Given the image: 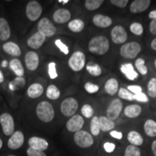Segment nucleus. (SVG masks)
<instances>
[{
  "label": "nucleus",
  "instance_id": "nucleus-1",
  "mask_svg": "<svg viewBox=\"0 0 156 156\" xmlns=\"http://www.w3.org/2000/svg\"><path fill=\"white\" fill-rule=\"evenodd\" d=\"M110 44L106 37L98 36L93 37L89 41L88 49L92 54L101 56L106 54L109 50Z\"/></svg>",
  "mask_w": 156,
  "mask_h": 156
},
{
  "label": "nucleus",
  "instance_id": "nucleus-2",
  "mask_svg": "<svg viewBox=\"0 0 156 156\" xmlns=\"http://www.w3.org/2000/svg\"><path fill=\"white\" fill-rule=\"evenodd\" d=\"M37 116L43 122L48 123L54 118V110L52 105L47 101H41L36 107Z\"/></svg>",
  "mask_w": 156,
  "mask_h": 156
},
{
  "label": "nucleus",
  "instance_id": "nucleus-3",
  "mask_svg": "<svg viewBox=\"0 0 156 156\" xmlns=\"http://www.w3.org/2000/svg\"><path fill=\"white\" fill-rule=\"evenodd\" d=\"M141 51V46L136 41H131L123 44L120 48V55L129 59H133Z\"/></svg>",
  "mask_w": 156,
  "mask_h": 156
},
{
  "label": "nucleus",
  "instance_id": "nucleus-4",
  "mask_svg": "<svg viewBox=\"0 0 156 156\" xmlns=\"http://www.w3.org/2000/svg\"><path fill=\"white\" fill-rule=\"evenodd\" d=\"M74 141L76 145L82 148L90 147L94 143L92 134L84 130L75 132L74 135Z\"/></svg>",
  "mask_w": 156,
  "mask_h": 156
},
{
  "label": "nucleus",
  "instance_id": "nucleus-5",
  "mask_svg": "<svg viewBox=\"0 0 156 156\" xmlns=\"http://www.w3.org/2000/svg\"><path fill=\"white\" fill-rule=\"evenodd\" d=\"M69 67L73 71L79 72L82 70L85 65V56L80 51H77L70 56L68 61Z\"/></svg>",
  "mask_w": 156,
  "mask_h": 156
},
{
  "label": "nucleus",
  "instance_id": "nucleus-6",
  "mask_svg": "<svg viewBox=\"0 0 156 156\" xmlns=\"http://www.w3.org/2000/svg\"><path fill=\"white\" fill-rule=\"evenodd\" d=\"M78 108V103L74 98H67L62 101L61 112L65 116H73Z\"/></svg>",
  "mask_w": 156,
  "mask_h": 156
},
{
  "label": "nucleus",
  "instance_id": "nucleus-7",
  "mask_svg": "<svg viewBox=\"0 0 156 156\" xmlns=\"http://www.w3.org/2000/svg\"><path fill=\"white\" fill-rule=\"evenodd\" d=\"M26 16L31 21H36L42 13V7L37 1H30L26 6Z\"/></svg>",
  "mask_w": 156,
  "mask_h": 156
},
{
  "label": "nucleus",
  "instance_id": "nucleus-8",
  "mask_svg": "<svg viewBox=\"0 0 156 156\" xmlns=\"http://www.w3.org/2000/svg\"><path fill=\"white\" fill-rule=\"evenodd\" d=\"M0 124L5 135L11 136L15 132L14 119L9 114L4 113L0 116Z\"/></svg>",
  "mask_w": 156,
  "mask_h": 156
},
{
  "label": "nucleus",
  "instance_id": "nucleus-9",
  "mask_svg": "<svg viewBox=\"0 0 156 156\" xmlns=\"http://www.w3.org/2000/svg\"><path fill=\"white\" fill-rule=\"evenodd\" d=\"M38 30L46 37L53 36L56 32V28L48 18L44 17L38 23Z\"/></svg>",
  "mask_w": 156,
  "mask_h": 156
},
{
  "label": "nucleus",
  "instance_id": "nucleus-10",
  "mask_svg": "<svg viewBox=\"0 0 156 156\" xmlns=\"http://www.w3.org/2000/svg\"><path fill=\"white\" fill-rule=\"evenodd\" d=\"M122 109L123 103L122 102V101L119 98L114 99V100L110 103L108 108H107V117L112 121L117 119L118 117L119 116L121 113H122Z\"/></svg>",
  "mask_w": 156,
  "mask_h": 156
},
{
  "label": "nucleus",
  "instance_id": "nucleus-11",
  "mask_svg": "<svg viewBox=\"0 0 156 156\" xmlns=\"http://www.w3.org/2000/svg\"><path fill=\"white\" fill-rule=\"evenodd\" d=\"M112 41L116 44H122L126 41L128 38L127 33L122 25H116L113 28L111 32Z\"/></svg>",
  "mask_w": 156,
  "mask_h": 156
},
{
  "label": "nucleus",
  "instance_id": "nucleus-12",
  "mask_svg": "<svg viewBox=\"0 0 156 156\" xmlns=\"http://www.w3.org/2000/svg\"><path fill=\"white\" fill-rule=\"evenodd\" d=\"M84 125V119L80 115H74L68 120L66 124L68 131L71 132H77L80 131Z\"/></svg>",
  "mask_w": 156,
  "mask_h": 156
},
{
  "label": "nucleus",
  "instance_id": "nucleus-13",
  "mask_svg": "<svg viewBox=\"0 0 156 156\" xmlns=\"http://www.w3.org/2000/svg\"><path fill=\"white\" fill-rule=\"evenodd\" d=\"M24 143V134L21 131H16L12 134L7 142L8 147L11 150H17Z\"/></svg>",
  "mask_w": 156,
  "mask_h": 156
},
{
  "label": "nucleus",
  "instance_id": "nucleus-14",
  "mask_svg": "<svg viewBox=\"0 0 156 156\" xmlns=\"http://www.w3.org/2000/svg\"><path fill=\"white\" fill-rule=\"evenodd\" d=\"M25 63L26 67L30 71L37 69L39 64V57L38 54L35 51H28L25 56Z\"/></svg>",
  "mask_w": 156,
  "mask_h": 156
},
{
  "label": "nucleus",
  "instance_id": "nucleus-15",
  "mask_svg": "<svg viewBox=\"0 0 156 156\" xmlns=\"http://www.w3.org/2000/svg\"><path fill=\"white\" fill-rule=\"evenodd\" d=\"M28 145L33 149L43 152L46 151L48 147V143L46 140L38 136H33L30 138L28 140Z\"/></svg>",
  "mask_w": 156,
  "mask_h": 156
},
{
  "label": "nucleus",
  "instance_id": "nucleus-16",
  "mask_svg": "<svg viewBox=\"0 0 156 156\" xmlns=\"http://www.w3.org/2000/svg\"><path fill=\"white\" fill-rule=\"evenodd\" d=\"M151 0H135L130 5L129 9L132 13H141L148 9L151 5Z\"/></svg>",
  "mask_w": 156,
  "mask_h": 156
},
{
  "label": "nucleus",
  "instance_id": "nucleus-17",
  "mask_svg": "<svg viewBox=\"0 0 156 156\" xmlns=\"http://www.w3.org/2000/svg\"><path fill=\"white\" fill-rule=\"evenodd\" d=\"M70 18H71V14H70V12L67 9H58L53 15L54 20L58 24H64V23H67Z\"/></svg>",
  "mask_w": 156,
  "mask_h": 156
},
{
  "label": "nucleus",
  "instance_id": "nucleus-18",
  "mask_svg": "<svg viewBox=\"0 0 156 156\" xmlns=\"http://www.w3.org/2000/svg\"><path fill=\"white\" fill-rule=\"evenodd\" d=\"M45 40H46V37L41 33L38 31L28 38L27 43L30 48H34V49H38V48L41 47Z\"/></svg>",
  "mask_w": 156,
  "mask_h": 156
},
{
  "label": "nucleus",
  "instance_id": "nucleus-19",
  "mask_svg": "<svg viewBox=\"0 0 156 156\" xmlns=\"http://www.w3.org/2000/svg\"><path fill=\"white\" fill-rule=\"evenodd\" d=\"M93 22L98 28H106L112 25V19L110 17L101 14L95 15L93 18Z\"/></svg>",
  "mask_w": 156,
  "mask_h": 156
},
{
  "label": "nucleus",
  "instance_id": "nucleus-20",
  "mask_svg": "<svg viewBox=\"0 0 156 156\" xmlns=\"http://www.w3.org/2000/svg\"><path fill=\"white\" fill-rule=\"evenodd\" d=\"M121 72L130 80H134L139 77V75L134 70L133 65L131 63L124 64L120 67Z\"/></svg>",
  "mask_w": 156,
  "mask_h": 156
},
{
  "label": "nucleus",
  "instance_id": "nucleus-21",
  "mask_svg": "<svg viewBox=\"0 0 156 156\" xmlns=\"http://www.w3.org/2000/svg\"><path fill=\"white\" fill-rule=\"evenodd\" d=\"M11 31L9 23L4 18H0V41H5L10 37Z\"/></svg>",
  "mask_w": 156,
  "mask_h": 156
},
{
  "label": "nucleus",
  "instance_id": "nucleus-22",
  "mask_svg": "<svg viewBox=\"0 0 156 156\" xmlns=\"http://www.w3.org/2000/svg\"><path fill=\"white\" fill-rule=\"evenodd\" d=\"M3 50L5 53L12 56H19L21 55V50L19 46L14 42H7L3 45Z\"/></svg>",
  "mask_w": 156,
  "mask_h": 156
},
{
  "label": "nucleus",
  "instance_id": "nucleus-23",
  "mask_svg": "<svg viewBox=\"0 0 156 156\" xmlns=\"http://www.w3.org/2000/svg\"><path fill=\"white\" fill-rule=\"evenodd\" d=\"M124 115L128 118L134 119L138 117L142 113V108L139 105L132 104L127 106L124 109Z\"/></svg>",
  "mask_w": 156,
  "mask_h": 156
},
{
  "label": "nucleus",
  "instance_id": "nucleus-24",
  "mask_svg": "<svg viewBox=\"0 0 156 156\" xmlns=\"http://www.w3.org/2000/svg\"><path fill=\"white\" fill-rule=\"evenodd\" d=\"M43 93H44V87L39 83L32 84L27 90L28 95L31 98H37L40 97Z\"/></svg>",
  "mask_w": 156,
  "mask_h": 156
},
{
  "label": "nucleus",
  "instance_id": "nucleus-25",
  "mask_svg": "<svg viewBox=\"0 0 156 156\" xmlns=\"http://www.w3.org/2000/svg\"><path fill=\"white\" fill-rule=\"evenodd\" d=\"M105 90L109 95H116L119 91V83L115 78H110L105 84Z\"/></svg>",
  "mask_w": 156,
  "mask_h": 156
},
{
  "label": "nucleus",
  "instance_id": "nucleus-26",
  "mask_svg": "<svg viewBox=\"0 0 156 156\" xmlns=\"http://www.w3.org/2000/svg\"><path fill=\"white\" fill-rule=\"evenodd\" d=\"M9 67L17 77H23L25 71L20 60L18 58H13L9 62Z\"/></svg>",
  "mask_w": 156,
  "mask_h": 156
},
{
  "label": "nucleus",
  "instance_id": "nucleus-27",
  "mask_svg": "<svg viewBox=\"0 0 156 156\" xmlns=\"http://www.w3.org/2000/svg\"><path fill=\"white\" fill-rule=\"evenodd\" d=\"M99 123H100L101 130L104 132L111 131L115 127L114 121L111 120L107 116H102L99 117Z\"/></svg>",
  "mask_w": 156,
  "mask_h": 156
},
{
  "label": "nucleus",
  "instance_id": "nucleus-28",
  "mask_svg": "<svg viewBox=\"0 0 156 156\" xmlns=\"http://www.w3.org/2000/svg\"><path fill=\"white\" fill-rule=\"evenodd\" d=\"M127 140L131 143V145L136 146V147L142 145L143 143V137L139 132L136 131H131L129 132Z\"/></svg>",
  "mask_w": 156,
  "mask_h": 156
},
{
  "label": "nucleus",
  "instance_id": "nucleus-29",
  "mask_svg": "<svg viewBox=\"0 0 156 156\" xmlns=\"http://www.w3.org/2000/svg\"><path fill=\"white\" fill-rule=\"evenodd\" d=\"M145 134L151 137L156 136V122L153 119H148L144 124Z\"/></svg>",
  "mask_w": 156,
  "mask_h": 156
},
{
  "label": "nucleus",
  "instance_id": "nucleus-30",
  "mask_svg": "<svg viewBox=\"0 0 156 156\" xmlns=\"http://www.w3.org/2000/svg\"><path fill=\"white\" fill-rule=\"evenodd\" d=\"M68 28L74 33H80L85 28V23L81 20L75 19L69 23Z\"/></svg>",
  "mask_w": 156,
  "mask_h": 156
},
{
  "label": "nucleus",
  "instance_id": "nucleus-31",
  "mask_svg": "<svg viewBox=\"0 0 156 156\" xmlns=\"http://www.w3.org/2000/svg\"><path fill=\"white\" fill-rule=\"evenodd\" d=\"M86 70L90 75L98 77L100 76L102 73V69L98 64H95V62H89L86 65Z\"/></svg>",
  "mask_w": 156,
  "mask_h": 156
},
{
  "label": "nucleus",
  "instance_id": "nucleus-32",
  "mask_svg": "<svg viewBox=\"0 0 156 156\" xmlns=\"http://www.w3.org/2000/svg\"><path fill=\"white\" fill-rule=\"evenodd\" d=\"M25 85V80L23 77H17L13 81L9 83V87L11 90L16 91L23 88Z\"/></svg>",
  "mask_w": 156,
  "mask_h": 156
},
{
  "label": "nucleus",
  "instance_id": "nucleus-33",
  "mask_svg": "<svg viewBox=\"0 0 156 156\" xmlns=\"http://www.w3.org/2000/svg\"><path fill=\"white\" fill-rule=\"evenodd\" d=\"M101 126L99 123V118L98 116H93L90 122V132L93 136H98L101 133Z\"/></svg>",
  "mask_w": 156,
  "mask_h": 156
},
{
  "label": "nucleus",
  "instance_id": "nucleus-34",
  "mask_svg": "<svg viewBox=\"0 0 156 156\" xmlns=\"http://www.w3.org/2000/svg\"><path fill=\"white\" fill-rule=\"evenodd\" d=\"M46 96L51 100H56L60 97V91L54 85H51L46 90Z\"/></svg>",
  "mask_w": 156,
  "mask_h": 156
},
{
  "label": "nucleus",
  "instance_id": "nucleus-35",
  "mask_svg": "<svg viewBox=\"0 0 156 156\" xmlns=\"http://www.w3.org/2000/svg\"><path fill=\"white\" fill-rule=\"evenodd\" d=\"M103 2V0H87L85 2V6L87 10L93 11L98 9Z\"/></svg>",
  "mask_w": 156,
  "mask_h": 156
},
{
  "label": "nucleus",
  "instance_id": "nucleus-36",
  "mask_svg": "<svg viewBox=\"0 0 156 156\" xmlns=\"http://www.w3.org/2000/svg\"><path fill=\"white\" fill-rule=\"evenodd\" d=\"M118 95L120 98L124 99V100L129 101H134V95L124 87H121L120 89H119Z\"/></svg>",
  "mask_w": 156,
  "mask_h": 156
},
{
  "label": "nucleus",
  "instance_id": "nucleus-37",
  "mask_svg": "<svg viewBox=\"0 0 156 156\" xmlns=\"http://www.w3.org/2000/svg\"><path fill=\"white\" fill-rule=\"evenodd\" d=\"M124 156H141L140 149L136 146L130 145L126 147Z\"/></svg>",
  "mask_w": 156,
  "mask_h": 156
},
{
  "label": "nucleus",
  "instance_id": "nucleus-38",
  "mask_svg": "<svg viewBox=\"0 0 156 156\" xmlns=\"http://www.w3.org/2000/svg\"><path fill=\"white\" fill-rule=\"evenodd\" d=\"M147 93L151 98H156V78H151L147 84Z\"/></svg>",
  "mask_w": 156,
  "mask_h": 156
},
{
  "label": "nucleus",
  "instance_id": "nucleus-39",
  "mask_svg": "<svg viewBox=\"0 0 156 156\" xmlns=\"http://www.w3.org/2000/svg\"><path fill=\"white\" fill-rule=\"evenodd\" d=\"M135 67L137 69L139 73L142 75H145L147 74L148 69L145 64V60L142 58H139L135 61Z\"/></svg>",
  "mask_w": 156,
  "mask_h": 156
},
{
  "label": "nucleus",
  "instance_id": "nucleus-40",
  "mask_svg": "<svg viewBox=\"0 0 156 156\" xmlns=\"http://www.w3.org/2000/svg\"><path fill=\"white\" fill-rule=\"evenodd\" d=\"M129 30L136 36H141L143 34V27L139 23H132L129 26Z\"/></svg>",
  "mask_w": 156,
  "mask_h": 156
},
{
  "label": "nucleus",
  "instance_id": "nucleus-41",
  "mask_svg": "<svg viewBox=\"0 0 156 156\" xmlns=\"http://www.w3.org/2000/svg\"><path fill=\"white\" fill-rule=\"evenodd\" d=\"M81 113L85 118H92L94 114V109L89 104H85L82 107Z\"/></svg>",
  "mask_w": 156,
  "mask_h": 156
},
{
  "label": "nucleus",
  "instance_id": "nucleus-42",
  "mask_svg": "<svg viewBox=\"0 0 156 156\" xmlns=\"http://www.w3.org/2000/svg\"><path fill=\"white\" fill-rule=\"evenodd\" d=\"M48 73L51 79L54 80L58 77V74L56 73V64L54 62H51L48 66Z\"/></svg>",
  "mask_w": 156,
  "mask_h": 156
},
{
  "label": "nucleus",
  "instance_id": "nucleus-43",
  "mask_svg": "<svg viewBox=\"0 0 156 156\" xmlns=\"http://www.w3.org/2000/svg\"><path fill=\"white\" fill-rule=\"evenodd\" d=\"M85 90L88 93L93 94V93H97L99 90V86L92 83H86L85 84Z\"/></svg>",
  "mask_w": 156,
  "mask_h": 156
},
{
  "label": "nucleus",
  "instance_id": "nucleus-44",
  "mask_svg": "<svg viewBox=\"0 0 156 156\" xmlns=\"http://www.w3.org/2000/svg\"><path fill=\"white\" fill-rule=\"evenodd\" d=\"M55 45L58 48H59V50L61 51L63 54H66V55L69 54V48H68V46L67 45L64 44V43L60 40V39H57V40H56Z\"/></svg>",
  "mask_w": 156,
  "mask_h": 156
},
{
  "label": "nucleus",
  "instance_id": "nucleus-45",
  "mask_svg": "<svg viewBox=\"0 0 156 156\" xmlns=\"http://www.w3.org/2000/svg\"><path fill=\"white\" fill-rule=\"evenodd\" d=\"M27 155H28V156H46L44 152L36 151V150L33 149L31 147H29L27 150Z\"/></svg>",
  "mask_w": 156,
  "mask_h": 156
},
{
  "label": "nucleus",
  "instance_id": "nucleus-46",
  "mask_svg": "<svg viewBox=\"0 0 156 156\" xmlns=\"http://www.w3.org/2000/svg\"><path fill=\"white\" fill-rule=\"evenodd\" d=\"M134 101H138L141 103H147L148 102V97L146 95L145 93H140L139 94L134 95Z\"/></svg>",
  "mask_w": 156,
  "mask_h": 156
},
{
  "label": "nucleus",
  "instance_id": "nucleus-47",
  "mask_svg": "<svg viewBox=\"0 0 156 156\" xmlns=\"http://www.w3.org/2000/svg\"><path fill=\"white\" fill-rule=\"evenodd\" d=\"M111 3L119 8H124L129 3L128 0H112Z\"/></svg>",
  "mask_w": 156,
  "mask_h": 156
},
{
  "label": "nucleus",
  "instance_id": "nucleus-48",
  "mask_svg": "<svg viewBox=\"0 0 156 156\" xmlns=\"http://www.w3.org/2000/svg\"><path fill=\"white\" fill-rule=\"evenodd\" d=\"M127 90L132 93H133L134 95L139 94V93L142 92V88L139 85H129Z\"/></svg>",
  "mask_w": 156,
  "mask_h": 156
},
{
  "label": "nucleus",
  "instance_id": "nucleus-49",
  "mask_svg": "<svg viewBox=\"0 0 156 156\" xmlns=\"http://www.w3.org/2000/svg\"><path fill=\"white\" fill-rule=\"evenodd\" d=\"M103 148H104L105 151L106 153H111L114 151L115 148H116V145H115V144L112 143V142H106L103 145Z\"/></svg>",
  "mask_w": 156,
  "mask_h": 156
},
{
  "label": "nucleus",
  "instance_id": "nucleus-50",
  "mask_svg": "<svg viewBox=\"0 0 156 156\" xmlns=\"http://www.w3.org/2000/svg\"><path fill=\"white\" fill-rule=\"evenodd\" d=\"M149 30L151 34L156 36V19L152 20L151 22L150 23Z\"/></svg>",
  "mask_w": 156,
  "mask_h": 156
},
{
  "label": "nucleus",
  "instance_id": "nucleus-51",
  "mask_svg": "<svg viewBox=\"0 0 156 156\" xmlns=\"http://www.w3.org/2000/svg\"><path fill=\"white\" fill-rule=\"evenodd\" d=\"M110 134L112 137H114L115 139L117 140H121L122 139L123 137V134L122 132L118 131H112L110 132Z\"/></svg>",
  "mask_w": 156,
  "mask_h": 156
},
{
  "label": "nucleus",
  "instance_id": "nucleus-52",
  "mask_svg": "<svg viewBox=\"0 0 156 156\" xmlns=\"http://www.w3.org/2000/svg\"><path fill=\"white\" fill-rule=\"evenodd\" d=\"M148 17H149L150 18L152 19V20L156 19V9H155V10L151 11V12L149 13V15H148Z\"/></svg>",
  "mask_w": 156,
  "mask_h": 156
},
{
  "label": "nucleus",
  "instance_id": "nucleus-53",
  "mask_svg": "<svg viewBox=\"0 0 156 156\" xmlns=\"http://www.w3.org/2000/svg\"><path fill=\"white\" fill-rule=\"evenodd\" d=\"M152 151H153V155L156 156V140H154L152 144Z\"/></svg>",
  "mask_w": 156,
  "mask_h": 156
},
{
  "label": "nucleus",
  "instance_id": "nucleus-54",
  "mask_svg": "<svg viewBox=\"0 0 156 156\" xmlns=\"http://www.w3.org/2000/svg\"><path fill=\"white\" fill-rule=\"evenodd\" d=\"M151 48H153V50L156 51V38H155L151 42Z\"/></svg>",
  "mask_w": 156,
  "mask_h": 156
},
{
  "label": "nucleus",
  "instance_id": "nucleus-55",
  "mask_svg": "<svg viewBox=\"0 0 156 156\" xmlns=\"http://www.w3.org/2000/svg\"><path fill=\"white\" fill-rule=\"evenodd\" d=\"M4 81V75H3V73H2V71L0 70V83H3Z\"/></svg>",
  "mask_w": 156,
  "mask_h": 156
},
{
  "label": "nucleus",
  "instance_id": "nucleus-56",
  "mask_svg": "<svg viewBox=\"0 0 156 156\" xmlns=\"http://www.w3.org/2000/svg\"><path fill=\"white\" fill-rule=\"evenodd\" d=\"M58 2L59 3H62V4H64V5H65V4L69 2V0H58Z\"/></svg>",
  "mask_w": 156,
  "mask_h": 156
},
{
  "label": "nucleus",
  "instance_id": "nucleus-57",
  "mask_svg": "<svg viewBox=\"0 0 156 156\" xmlns=\"http://www.w3.org/2000/svg\"><path fill=\"white\" fill-rule=\"evenodd\" d=\"M7 62L6 61V60H4V61L2 62V67H7Z\"/></svg>",
  "mask_w": 156,
  "mask_h": 156
},
{
  "label": "nucleus",
  "instance_id": "nucleus-58",
  "mask_svg": "<svg viewBox=\"0 0 156 156\" xmlns=\"http://www.w3.org/2000/svg\"><path fill=\"white\" fill-rule=\"evenodd\" d=\"M2 145H3L2 140H1V138H0V150H1V148L2 147Z\"/></svg>",
  "mask_w": 156,
  "mask_h": 156
},
{
  "label": "nucleus",
  "instance_id": "nucleus-59",
  "mask_svg": "<svg viewBox=\"0 0 156 156\" xmlns=\"http://www.w3.org/2000/svg\"><path fill=\"white\" fill-rule=\"evenodd\" d=\"M155 67H156V59L155 60Z\"/></svg>",
  "mask_w": 156,
  "mask_h": 156
},
{
  "label": "nucleus",
  "instance_id": "nucleus-60",
  "mask_svg": "<svg viewBox=\"0 0 156 156\" xmlns=\"http://www.w3.org/2000/svg\"><path fill=\"white\" fill-rule=\"evenodd\" d=\"M8 156H16V155H8Z\"/></svg>",
  "mask_w": 156,
  "mask_h": 156
}]
</instances>
